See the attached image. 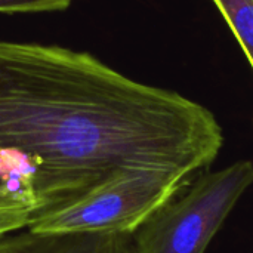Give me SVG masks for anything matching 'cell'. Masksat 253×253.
Masks as SVG:
<instances>
[{
	"label": "cell",
	"instance_id": "1",
	"mask_svg": "<svg viewBox=\"0 0 253 253\" xmlns=\"http://www.w3.org/2000/svg\"><path fill=\"white\" fill-rule=\"evenodd\" d=\"M222 142L215 116L176 92L130 80L86 52L0 40V148L33 163L42 211L120 170L193 176Z\"/></svg>",
	"mask_w": 253,
	"mask_h": 253
},
{
	"label": "cell",
	"instance_id": "2",
	"mask_svg": "<svg viewBox=\"0 0 253 253\" xmlns=\"http://www.w3.org/2000/svg\"><path fill=\"white\" fill-rule=\"evenodd\" d=\"M191 176L165 169H127L82 194L33 215L27 230L39 236L132 234L165 203L187 188Z\"/></svg>",
	"mask_w": 253,
	"mask_h": 253
},
{
	"label": "cell",
	"instance_id": "3",
	"mask_svg": "<svg viewBox=\"0 0 253 253\" xmlns=\"http://www.w3.org/2000/svg\"><path fill=\"white\" fill-rule=\"evenodd\" d=\"M252 184L251 160L202 173L133 233L135 253H206Z\"/></svg>",
	"mask_w": 253,
	"mask_h": 253
},
{
	"label": "cell",
	"instance_id": "4",
	"mask_svg": "<svg viewBox=\"0 0 253 253\" xmlns=\"http://www.w3.org/2000/svg\"><path fill=\"white\" fill-rule=\"evenodd\" d=\"M0 253H135L132 234L39 236L21 230L0 239Z\"/></svg>",
	"mask_w": 253,
	"mask_h": 253
},
{
	"label": "cell",
	"instance_id": "5",
	"mask_svg": "<svg viewBox=\"0 0 253 253\" xmlns=\"http://www.w3.org/2000/svg\"><path fill=\"white\" fill-rule=\"evenodd\" d=\"M0 209H21L33 215L43 209L37 170L18 151L0 148Z\"/></svg>",
	"mask_w": 253,
	"mask_h": 253
},
{
	"label": "cell",
	"instance_id": "6",
	"mask_svg": "<svg viewBox=\"0 0 253 253\" xmlns=\"http://www.w3.org/2000/svg\"><path fill=\"white\" fill-rule=\"evenodd\" d=\"M240 43L253 70V0H212Z\"/></svg>",
	"mask_w": 253,
	"mask_h": 253
},
{
	"label": "cell",
	"instance_id": "7",
	"mask_svg": "<svg viewBox=\"0 0 253 253\" xmlns=\"http://www.w3.org/2000/svg\"><path fill=\"white\" fill-rule=\"evenodd\" d=\"M71 0H0V13H30L62 10Z\"/></svg>",
	"mask_w": 253,
	"mask_h": 253
},
{
	"label": "cell",
	"instance_id": "8",
	"mask_svg": "<svg viewBox=\"0 0 253 253\" xmlns=\"http://www.w3.org/2000/svg\"><path fill=\"white\" fill-rule=\"evenodd\" d=\"M33 213L21 209H0V239L12 233L25 230Z\"/></svg>",
	"mask_w": 253,
	"mask_h": 253
}]
</instances>
